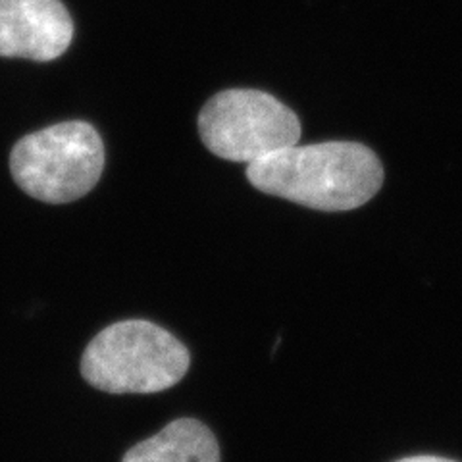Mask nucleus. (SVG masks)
<instances>
[{"mask_svg":"<svg viewBox=\"0 0 462 462\" xmlns=\"http://www.w3.org/2000/svg\"><path fill=\"white\" fill-rule=\"evenodd\" d=\"M258 191L324 212L355 210L380 191L383 166L368 147L329 141L287 147L247 164Z\"/></svg>","mask_w":462,"mask_h":462,"instance_id":"1","label":"nucleus"},{"mask_svg":"<svg viewBox=\"0 0 462 462\" xmlns=\"http://www.w3.org/2000/svg\"><path fill=\"white\" fill-rule=\"evenodd\" d=\"M191 365L187 346L147 320L116 322L87 345L81 375L100 392L161 393L180 383Z\"/></svg>","mask_w":462,"mask_h":462,"instance_id":"2","label":"nucleus"},{"mask_svg":"<svg viewBox=\"0 0 462 462\" xmlns=\"http://www.w3.org/2000/svg\"><path fill=\"white\" fill-rule=\"evenodd\" d=\"M105 144L85 122H66L23 137L10 156L12 178L37 200L51 205L78 200L98 183Z\"/></svg>","mask_w":462,"mask_h":462,"instance_id":"3","label":"nucleus"},{"mask_svg":"<svg viewBox=\"0 0 462 462\" xmlns=\"http://www.w3.org/2000/svg\"><path fill=\"white\" fill-rule=\"evenodd\" d=\"M199 134L216 156L251 164L297 144L300 124L297 114L276 97L229 89L214 95L200 110Z\"/></svg>","mask_w":462,"mask_h":462,"instance_id":"4","label":"nucleus"},{"mask_svg":"<svg viewBox=\"0 0 462 462\" xmlns=\"http://www.w3.org/2000/svg\"><path fill=\"white\" fill-rule=\"evenodd\" d=\"M71 37L74 22L60 0H0V56L49 62Z\"/></svg>","mask_w":462,"mask_h":462,"instance_id":"5","label":"nucleus"},{"mask_svg":"<svg viewBox=\"0 0 462 462\" xmlns=\"http://www.w3.org/2000/svg\"><path fill=\"white\" fill-rule=\"evenodd\" d=\"M122 462H220V447L207 424L178 418L129 449Z\"/></svg>","mask_w":462,"mask_h":462,"instance_id":"6","label":"nucleus"},{"mask_svg":"<svg viewBox=\"0 0 462 462\" xmlns=\"http://www.w3.org/2000/svg\"><path fill=\"white\" fill-rule=\"evenodd\" d=\"M397 462H455L449 458H441V457H431V455H422V457H409V458H402Z\"/></svg>","mask_w":462,"mask_h":462,"instance_id":"7","label":"nucleus"}]
</instances>
